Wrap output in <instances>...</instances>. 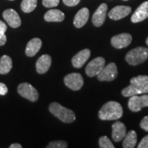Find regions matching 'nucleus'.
Segmentation results:
<instances>
[{
  "mask_svg": "<svg viewBox=\"0 0 148 148\" xmlns=\"http://www.w3.org/2000/svg\"><path fill=\"white\" fill-rule=\"evenodd\" d=\"M112 138L114 141L119 142L123 140L126 135V127L121 121H116L112 125Z\"/></svg>",
  "mask_w": 148,
  "mask_h": 148,
  "instance_id": "obj_16",
  "label": "nucleus"
},
{
  "mask_svg": "<svg viewBox=\"0 0 148 148\" xmlns=\"http://www.w3.org/2000/svg\"><path fill=\"white\" fill-rule=\"evenodd\" d=\"M148 17V1L141 3L137 9L135 10L134 14L131 17L132 23H139L144 21Z\"/></svg>",
  "mask_w": 148,
  "mask_h": 148,
  "instance_id": "obj_14",
  "label": "nucleus"
},
{
  "mask_svg": "<svg viewBox=\"0 0 148 148\" xmlns=\"http://www.w3.org/2000/svg\"><path fill=\"white\" fill-rule=\"evenodd\" d=\"M62 1L64 4L67 6L73 7L78 4L80 0H62Z\"/></svg>",
  "mask_w": 148,
  "mask_h": 148,
  "instance_id": "obj_29",
  "label": "nucleus"
},
{
  "mask_svg": "<svg viewBox=\"0 0 148 148\" xmlns=\"http://www.w3.org/2000/svg\"><path fill=\"white\" fill-rule=\"evenodd\" d=\"M131 11H132V8L130 6L116 5L112 9H111L110 12H108V16L111 19L117 21V20L121 19L130 14Z\"/></svg>",
  "mask_w": 148,
  "mask_h": 148,
  "instance_id": "obj_12",
  "label": "nucleus"
},
{
  "mask_svg": "<svg viewBox=\"0 0 148 148\" xmlns=\"http://www.w3.org/2000/svg\"><path fill=\"white\" fill-rule=\"evenodd\" d=\"M138 148H148V135L145 136L138 145Z\"/></svg>",
  "mask_w": 148,
  "mask_h": 148,
  "instance_id": "obj_30",
  "label": "nucleus"
},
{
  "mask_svg": "<svg viewBox=\"0 0 148 148\" xmlns=\"http://www.w3.org/2000/svg\"><path fill=\"white\" fill-rule=\"evenodd\" d=\"M37 5V0H23L21 3L22 11L25 13L32 12Z\"/></svg>",
  "mask_w": 148,
  "mask_h": 148,
  "instance_id": "obj_23",
  "label": "nucleus"
},
{
  "mask_svg": "<svg viewBox=\"0 0 148 148\" xmlns=\"http://www.w3.org/2000/svg\"><path fill=\"white\" fill-rule=\"evenodd\" d=\"M105 59L102 57H97L90 61L86 66L85 72L88 77H94L100 73L105 66Z\"/></svg>",
  "mask_w": 148,
  "mask_h": 148,
  "instance_id": "obj_7",
  "label": "nucleus"
},
{
  "mask_svg": "<svg viewBox=\"0 0 148 148\" xmlns=\"http://www.w3.org/2000/svg\"><path fill=\"white\" fill-rule=\"evenodd\" d=\"M123 1H127V0H123Z\"/></svg>",
  "mask_w": 148,
  "mask_h": 148,
  "instance_id": "obj_35",
  "label": "nucleus"
},
{
  "mask_svg": "<svg viewBox=\"0 0 148 148\" xmlns=\"http://www.w3.org/2000/svg\"><path fill=\"white\" fill-rule=\"evenodd\" d=\"M121 93L125 97L148 93V76L138 75L132 77L130 79V84L123 88Z\"/></svg>",
  "mask_w": 148,
  "mask_h": 148,
  "instance_id": "obj_1",
  "label": "nucleus"
},
{
  "mask_svg": "<svg viewBox=\"0 0 148 148\" xmlns=\"http://www.w3.org/2000/svg\"><path fill=\"white\" fill-rule=\"evenodd\" d=\"M118 75L117 67L115 63L111 62L107 64L103 68L100 73H99L97 76V79L99 81H110L114 80Z\"/></svg>",
  "mask_w": 148,
  "mask_h": 148,
  "instance_id": "obj_8",
  "label": "nucleus"
},
{
  "mask_svg": "<svg viewBox=\"0 0 148 148\" xmlns=\"http://www.w3.org/2000/svg\"><path fill=\"white\" fill-rule=\"evenodd\" d=\"M7 30V25L4 22L0 20V46L5 45L7 38L5 33Z\"/></svg>",
  "mask_w": 148,
  "mask_h": 148,
  "instance_id": "obj_24",
  "label": "nucleus"
},
{
  "mask_svg": "<svg viewBox=\"0 0 148 148\" xmlns=\"http://www.w3.org/2000/svg\"><path fill=\"white\" fill-rule=\"evenodd\" d=\"M9 1H14V0H9Z\"/></svg>",
  "mask_w": 148,
  "mask_h": 148,
  "instance_id": "obj_34",
  "label": "nucleus"
},
{
  "mask_svg": "<svg viewBox=\"0 0 148 148\" xmlns=\"http://www.w3.org/2000/svg\"><path fill=\"white\" fill-rule=\"evenodd\" d=\"M3 17L7 23L12 28H16L21 25V20L17 12L13 9H7L3 12Z\"/></svg>",
  "mask_w": 148,
  "mask_h": 148,
  "instance_id": "obj_13",
  "label": "nucleus"
},
{
  "mask_svg": "<svg viewBox=\"0 0 148 148\" xmlns=\"http://www.w3.org/2000/svg\"><path fill=\"white\" fill-rule=\"evenodd\" d=\"M10 148H22V145L18 143H12L9 146Z\"/></svg>",
  "mask_w": 148,
  "mask_h": 148,
  "instance_id": "obj_32",
  "label": "nucleus"
},
{
  "mask_svg": "<svg viewBox=\"0 0 148 148\" xmlns=\"http://www.w3.org/2000/svg\"><path fill=\"white\" fill-rule=\"evenodd\" d=\"M137 142V134L134 130H130L123 138V147L133 148Z\"/></svg>",
  "mask_w": 148,
  "mask_h": 148,
  "instance_id": "obj_22",
  "label": "nucleus"
},
{
  "mask_svg": "<svg viewBox=\"0 0 148 148\" xmlns=\"http://www.w3.org/2000/svg\"><path fill=\"white\" fill-rule=\"evenodd\" d=\"M123 115V108L119 103L114 101H110L101 107L98 116L101 120H116Z\"/></svg>",
  "mask_w": 148,
  "mask_h": 148,
  "instance_id": "obj_2",
  "label": "nucleus"
},
{
  "mask_svg": "<svg viewBox=\"0 0 148 148\" xmlns=\"http://www.w3.org/2000/svg\"><path fill=\"white\" fill-rule=\"evenodd\" d=\"M132 37L128 33H122L111 38V45L116 49L126 47L131 43Z\"/></svg>",
  "mask_w": 148,
  "mask_h": 148,
  "instance_id": "obj_10",
  "label": "nucleus"
},
{
  "mask_svg": "<svg viewBox=\"0 0 148 148\" xmlns=\"http://www.w3.org/2000/svg\"><path fill=\"white\" fill-rule=\"evenodd\" d=\"M99 145L101 148H114L113 145L111 140L106 136H103L99 138Z\"/></svg>",
  "mask_w": 148,
  "mask_h": 148,
  "instance_id": "obj_25",
  "label": "nucleus"
},
{
  "mask_svg": "<svg viewBox=\"0 0 148 148\" xmlns=\"http://www.w3.org/2000/svg\"><path fill=\"white\" fill-rule=\"evenodd\" d=\"M51 64V58L49 55L44 54L41 56L36 61V69L39 74L45 73Z\"/></svg>",
  "mask_w": 148,
  "mask_h": 148,
  "instance_id": "obj_17",
  "label": "nucleus"
},
{
  "mask_svg": "<svg viewBox=\"0 0 148 148\" xmlns=\"http://www.w3.org/2000/svg\"><path fill=\"white\" fill-rule=\"evenodd\" d=\"M128 108L132 112H138L143 107H148V95L142 94L141 96H131L128 101Z\"/></svg>",
  "mask_w": 148,
  "mask_h": 148,
  "instance_id": "obj_6",
  "label": "nucleus"
},
{
  "mask_svg": "<svg viewBox=\"0 0 148 148\" xmlns=\"http://www.w3.org/2000/svg\"><path fill=\"white\" fill-rule=\"evenodd\" d=\"M108 5L106 3H101L94 12L92 17V22L95 27H100L106 20Z\"/></svg>",
  "mask_w": 148,
  "mask_h": 148,
  "instance_id": "obj_11",
  "label": "nucleus"
},
{
  "mask_svg": "<svg viewBox=\"0 0 148 148\" xmlns=\"http://www.w3.org/2000/svg\"><path fill=\"white\" fill-rule=\"evenodd\" d=\"M8 90L7 88L6 85L3 84L2 82H0V95H6Z\"/></svg>",
  "mask_w": 148,
  "mask_h": 148,
  "instance_id": "obj_31",
  "label": "nucleus"
},
{
  "mask_svg": "<svg viewBox=\"0 0 148 148\" xmlns=\"http://www.w3.org/2000/svg\"><path fill=\"white\" fill-rule=\"evenodd\" d=\"M146 44H147V46H148V37H147V39H146Z\"/></svg>",
  "mask_w": 148,
  "mask_h": 148,
  "instance_id": "obj_33",
  "label": "nucleus"
},
{
  "mask_svg": "<svg viewBox=\"0 0 148 148\" xmlns=\"http://www.w3.org/2000/svg\"><path fill=\"white\" fill-rule=\"evenodd\" d=\"M44 19L47 22H61L64 19V14L57 9H51L45 14Z\"/></svg>",
  "mask_w": 148,
  "mask_h": 148,
  "instance_id": "obj_20",
  "label": "nucleus"
},
{
  "mask_svg": "<svg viewBox=\"0 0 148 148\" xmlns=\"http://www.w3.org/2000/svg\"><path fill=\"white\" fill-rule=\"evenodd\" d=\"M12 68V60L10 56L3 55L0 59V74H7Z\"/></svg>",
  "mask_w": 148,
  "mask_h": 148,
  "instance_id": "obj_21",
  "label": "nucleus"
},
{
  "mask_svg": "<svg viewBox=\"0 0 148 148\" xmlns=\"http://www.w3.org/2000/svg\"><path fill=\"white\" fill-rule=\"evenodd\" d=\"M47 148H66L67 147V143L64 140H56L49 143Z\"/></svg>",
  "mask_w": 148,
  "mask_h": 148,
  "instance_id": "obj_26",
  "label": "nucleus"
},
{
  "mask_svg": "<svg viewBox=\"0 0 148 148\" xmlns=\"http://www.w3.org/2000/svg\"><path fill=\"white\" fill-rule=\"evenodd\" d=\"M18 93L21 97L28 99L29 101L34 102L38 100V92L32 85L29 83H21L17 88Z\"/></svg>",
  "mask_w": 148,
  "mask_h": 148,
  "instance_id": "obj_5",
  "label": "nucleus"
},
{
  "mask_svg": "<svg viewBox=\"0 0 148 148\" xmlns=\"http://www.w3.org/2000/svg\"><path fill=\"white\" fill-rule=\"evenodd\" d=\"M148 58V49L143 47H138L132 49L125 56V60L130 65L140 64Z\"/></svg>",
  "mask_w": 148,
  "mask_h": 148,
  "instance_id": "obj_4",
  "label": "nucleus"
},
{
  "mask_svg": "<svg viewBox=\"0 0 148 148\" xmlns=\"http://www.w3.org/2000/svg\"><path fill=\"white\" fill-rule=\"evenodd\" d=\"M89 17V10L87 8H83L75 14L73 19V24L77 28H81L88 21Z\"/></svg>",
  "mask_w": 148,
  "mask_h": 148,
  "instance_id": "obj_18",
  "label": "nucleus"
},
{
  "mask_svg": "<svg viewBox=\"0 0 148 148\" xmlns=\"http://www.w3.org/2000/svg\"><path fill=\"white\" fill-rule=\"evenodd\" d=\"M90 51L88 49H84L83 50L79 51L76 55L73 57L71 60L72 64L73 67L76 69H79L86 63L88 59L90 58Z\"/></svg>",
  "mask_w": 148,
  "mask_h": 148,
  "instance_id": "obj_15",
  "label": "nucleus"
},
{
  "mask_svg": "<svg viewBox=\"0 0 148 148\" xmlns=\"http://www.w3.org/2000/svg\"><path fill=\"white\" fill-rule=\"evenodd\" d=\"M41 46L42 41L40 38H32L27 44L26 48H25V54L29 57L34 56L37 52L40 50Z\"/></svg>",
  "mask_w": 148,
  "mask_h": 148,
  "instance_id": "obj_19",
  "label": "nucleus"
},
{
  "mask_svg": "<svg viewBox=\"0 0 148 148\" xmlns=\"http://www.w3.org/2000/svg\"><path fill=\"white\" fill-rule=\"evenodd\" d=\"M60 0H42V5L46 8H53L58 5Z\"/></svg>",
  "mask_w": 148,
  "mask_h": 148,
  "instance_id": "obj_27",
  "label": "nucleus"
},
{
  "mask_svg": "<svg viewBox=\"0 0 148 148\" xmlns=\"http://www.w3.org/2000/svg\"><path fill=\"white\" fill-rule=\"evenodd\" d=\"M49 110L53 115L64 123H72L75 120V115L73 110L61 106L57 102L51 103L49 106Z\"/></svg>",
  "mask_w": 148,
  "mask_h": 148,
  "instance_id": "obj_3",
  "label": "nucleus"
},
{
  "mask_svg": "<svg viewBox=\"0 0 148 148\" xmlns=\"http://www.w3.org/2000/svg\"><path fill=\"white\" fill-rule=\"evenodd\" d=\"M140 126L142 129L148 132V115L145 116V117L141 120L140 123Z\"/></svg>",
  "mask_w": 148,
  "mask_h": 148,
  "instance_id": "obj_28",
  "label": "nucleus"
},
{
  "mask_svg": "<svg viewBox=\"0 0 148 148\" xmlns=\"http://www.w3.org/2000/svg\"><path fill=\"white\" fill-rule=\"evenodd\" d=\"M64 84L68 88L73 90H78L84 84V79L81 74L72 73L66 75L64 78Z\"/></svg>",
  "mask_w": 148,
  "mask_h": 148,
  "instance_id": "obj_9",
  "label": "nucleus"
}]
</instances>
